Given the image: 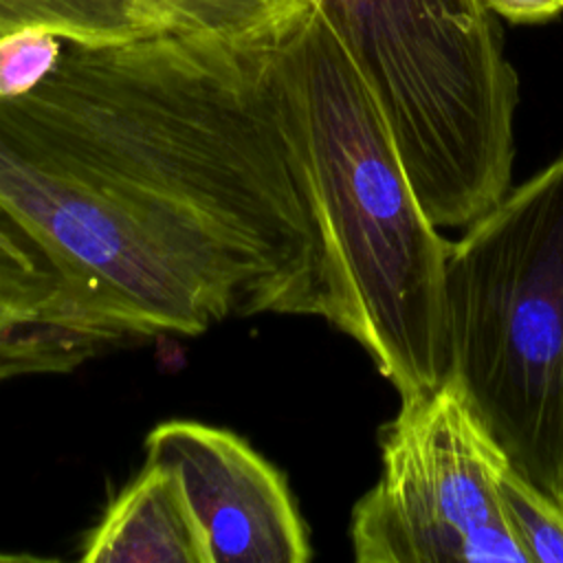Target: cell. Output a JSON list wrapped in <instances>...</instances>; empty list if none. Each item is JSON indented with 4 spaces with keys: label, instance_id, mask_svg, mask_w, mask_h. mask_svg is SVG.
<instances>
[{
    "label": "cell",
    "instance_id": "8",
    "mask_svg": "<svg viewBox=\"0 0 563 563\" xmlns=\"http://www.w3.org/2000/svg\"><path fill=\"white\" fill-rule=\"evenodd\" d=\"M86 563H207L202 537L176 471L147 460L90 530Z\"/></svg>",
    "mask_w": 563,
    "mask_h": 563
},
{
    "label": "cell",
    "instance_id": "2",
    "mask_svg": "<svg viewBox=\"0 0 563 563\" xmlns=\"http://www.w3.org/2000/svg\"><path fill=\"white\" fill-rule=\"evenodd\" d=\"M262 53L319 235L325 321L400 398L440 387L451 242L427 218L367 81L317 7Z\"/></svg>",
    "mask_w": 563,
    "mask_h": 563
},
{
    "label": "cell",
    "instance_id": "7",
    "mask_svg": "<svg viewBox=\"0 0 563 563\" xmlns=\"http://www.w3.org/2000/svg\"><path fill=\"white\" fill-rule=\"evenodd\" d=\"M103 343L53 268L26 246L0 240V378L68 372Z\"/></svg>",
    "mask_w": 563,
    "mask_h": 563
},
{
    "label": "cell",
    "instance_id": "14",
    "mask_svg": "<svg viewBox=\"0 0 563 563\" xmlns=\"http://www.w3.org/2000/svg\"><path fill=\"white\" fill-rule=\"evenodd\" d=\"M0 561H42L40 556H31V554H4V552H0Z\"/></svg>",
    "mask_w": 563,
    "mask_h": 563
},
{
    "label": "cell",
    "instance_id": "12",
    "mask_svg": "<svg viewBox=\"0 0 563 563\" xmlns=\"http://www.w3.org/2000/svg\"><path fill=\"white\" fill-rule=\"evenodd\" d=\"M64 40L44 29H18L0 35V99L37 88L57 66Z\"/></svg>",
    "mask_w": 563,
    "mask_h": 563
},
{
    "label": "cell",
    "instance_id": "3",
    "mask_svg": "<svg viewBox=\"0 0 563 563\" xmlns=\"http://www.w3.org/2000/svg\"><path fill=\"white\" fill-rule=\"evenodd\" d=\"M444 314L446 380L563 506V154L451 242Z\"/></svg>",
    "mask_w": 563,
    "mask_h": 563
},
{
    "label": "cell",
    "instance_id": "11",
    "mask_svg": "<svg viewBox=\"0 0 563 563\" xmlns=\"http://www.w3.org/2000/svg\"><path fill=\"white\" fill-rule=\"evenodd\" d=\"M497 488L528 563H563V506L510 464L501 468Z\"/></svg>",
    "mask_w": 563,
    "mask_h": 563
},
{
    "label": "cell",
    "instance_id": "15",
    "mask_svg": "<svg viewBox=\"0 0 563 563\" xmlns=\"http://www.w3.org/2000/svg\"><path fill=\"white\" fill-rule=\"evenodd\" d=\"M0 240H4V242H9V244H18V246H24L18 238H15V233L11 231V229H4L2 224H0Z\"/></svg>",
    "mask_w": 563,
    "mask_h": 563
},
{
    "label": "cell",
    "instance_id": "9",
    "mask_svg": "<svg viewBox=\"0 0 563 563\" xmlns=\"http://www.w3.org/2000/svg\"><path fill=\"white\" fill-rule=\"evenodd\" d=\"M18 29H44L81 46H110L167 31L150 0H0V35Z\"/></svg>",
    "mask_w": 563,
    "mask_h": 563
},
{
    "label": "cell",
    "instance_id": "1",
    "mask_svg": "<svg viewBox=\"0 0 563 563\" xmlns=\"http://www.w3.org/2000/svg\"><path fill=\"white\" fill-rule=\"evenodd\" d=\"M262 48L176 31L66 42L37 88L0 99V216L106 341L325 319Z\"/></svg>",
    "mask_w": 563,
    "mask_h": 563
},
{
    "label": "cell",
    "instance_id": "6",
    "mask_svg": "<svg viewBox=\"0 0 563 563\" xmlns=\"http://www.w3.org/2000/svg\"><path fill=\"white\" fill-rule=\"evenodd\" d=\"M145 457L176 471L207 563H306L312 556L284 473L235 433L167 420L150 431Z\"/></svg>",
    "mask_w": 563,
    "mask_h": 563
},
{
    "label": "cell",
    "instance_id": "4",
    "mask_svg": "<svg viewBox=\"0 0 563 563\" xmlns=\"http://www.w3.org/2000/svg\"><path fill=\"white\" fill-rule=\"evenodd\" d=\"M363 79L438 227H468L510 189L517 73L479 0H314Z\"/></svg>",
    "mask_w": 563,
    "mask_h": 563
},
{
    "label": "cell",
    "instance_id": "5",
    "mask_svg": "<svg viewBox=\"0 0 563 563\" xmlns=\"http://www.w3.org/2000/svg\"><path fill=\"white\" fill-rule=\"evenodd\" d=\"M380 457L352 510L358 563H528L497 488L510 462L451 380L402 398Z\"/></svg>",
    "mask_w": 563,
    "mask_h": 563
},
{
    "label": "cell",
    "instance_id": "10",
    "mask_svg": "<svg viewBox=\"0 0 563 563\" xmlns=\"http://www.w3.org/2000/svg\"><path fill=\"white\" fill-rule=\"evenodd\" d=\"M167 31L218 40L233 48H262L279 40L314 0H150Z\"/></svg>",
    "mask_w": 563,
    "mask_h": 563
},
{
    "label": "cell",
    "instance_id": "13",
    "mask_svg": "<svg viewBox=\"0 0 563 563\" xmlns=\"http://www.w3.org/2000/svg\"><path fill=\"white\" fill-rule=\"evenodd\" d=\"M495 18L512 24H541L563 11V0H479Z\"/></svg>",
    "mask_w": 563,
    "mask_h": 563
}]
</instances>
